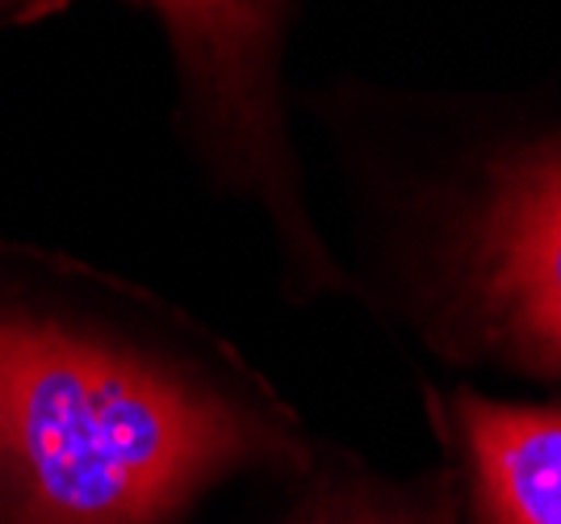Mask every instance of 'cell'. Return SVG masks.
<instances>
[{
    "mask_svg": "<svg viewBox=\"0 0 561 524\" xmlns=\"http://www.w3.org/2000/svg\"><path fill=\"white\" fill-rule=\"evenodd\" d=\"M252 466H302L298 436L172 357L0 294V524H172Z\"/></svg>",
    "mask_w": 561,
    "mask_h": 524,
    "instance_id": "obj_1",
    "label": "cell"
},
{
    "mask_svg": "<svg viewBox=\"0 0 561 524\" xmlns=\"http://www.w3.org/2000/svg\"><path fill=\"white\" fill-rule=\"evenodd\" d=\"M473 277L494 328L561 369V202L503 172L473 231Z\"/></svg>",
    "mask_w": 561,
    "mask_h": 524,
    "instance_id": "obj_2",
    "label": "cell"
},
{
    "mask_svg": "<svg viewBox=\"0 0 561 524\" xmlns=\"http://www.w3.org/2000/svg\"><path fill=\"white\" fill-rule=\"evenodd\" d=\"M210 122L248 151L273 156L268 43L280 0H151Z\"/></svg>",
    "mask_w": 561,
    "mask_h": 524,
    "instance_id": "obj_3",
    "label": "cell"
},
{
    "mask_svg": "<svg viewBox=\"0 0 561 524\" xmlns=\"http://www.w3.org/2000/svg\"><path fill=\"white\" fill-rule=\"evenodd\" d=\"M482 524H561V407L457 399Z\"/></svg>",
    "mask_w": 561,
    "mask_h": 524,
    "instance_id": "obj_4",
    "label": "cell"
},
{
    "mask_svg": "<svg viewBox=\"0 0 561 524\" xmlns=\"http://www.w3.org/2000/svg\"><path fill=\"white\" fill-rule=\"evenodd\" d=\"M533 190L549 193V197H558L561 202V147L558 151H549V156H540V160H528V164L515 168Z\"/></svg>",
    "mask_w": 561,
    "mask_h": 524,
    "instance_id": "obj_5",
    "label": "cell"
},
{
    "mask_svg": "<svg viewBox=\"0 0 561 524\" xmlns=\"http://www.w3.org/2000/svg\"><path fill=\"white\" fill-rule=\"evenodd\" d=\"M68 4L71 0H0V25H34Z\"/></svg>",
    "mask_w": 561,
    "mask_h": 524,
    "instance_id": "obj_6",
    "label": "cell"
},
{
    "mask_svg": "<svg viewBox=\"0 0 561 524\" xmlns=\"http://www.w3.org/2000/svg\"><path fill=\"white\" fill-rule=\"evenodd\" d=\"M310 524H390V521H374V516H328V521H310Z\"/></svg>",
    "mask_w": 561,
    "mask_h": 524,
    "instance_id": "obj_7",
    "label": "cell"
}]
</instances>
